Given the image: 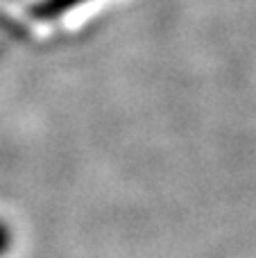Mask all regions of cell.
<instances>
[{
	"instance_id": "obj_1",
	"label": "cell",
	"mask_w": 256,
	"mask_h": 258,
	"mask_svg": "<svg viewBox=\"0 0 256 258\" xmlns=\"http://www.w3.org/2000/svg\"><path fill=\"white\" fill-rule=\"evenodd\" d=\"M82 3H89V0H41V3L32 9V18L43 21V23L54 21V18L73 12V9H75L77 5H82Z\"/></svg>"
},
{
	"instance_id": "obj_2",
	"label": "cell",
	"mask_w": 256,
	"mask_h": 258,
	"mask_svg": "<svg viewBox=\"0 0 256 258\" xmlns=\"http://www.w3.org/2000/svg\"><path fill=\"white\" fill-rule=\"evenodd\" d=\"M0 245H3V236H0Z\"/></svg>"
}]
</instances>
